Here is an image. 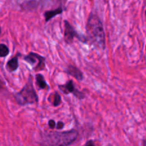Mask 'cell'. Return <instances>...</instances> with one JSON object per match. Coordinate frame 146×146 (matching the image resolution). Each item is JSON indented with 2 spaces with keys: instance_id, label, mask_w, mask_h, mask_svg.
<instances>
[{
  "instance_id": "2e32d148",
  "label": "cell",
  "mask_w": 146,
  "mask_h": 146,
  "mask_svg": "<svg viewBox=\"0 0 146 146\" xmlns=\"http://www.w3.org/2000/svg\"><path fill=\"white\" fill-rule=\"evenodd\" d=\"M1 27H0V34H1Z\"/></svg>"
},
{
  "instance_id": "8fae6325",
  "label": "cell",
  "mask_w": 146,
  "mask_h": 146,
  "mask_svg": "<svg viewBox=\"0 0 146 146\" xmlns=\"http://www.w3.org/2000/svg\"><path fill=\"white\" fill-rule=\"evenodd\" d=\"M9 53V49L8 47L4 44H0V57H5Z\"/></svg>"
},
{
  "instance_id": "3957f363",
  "label": "cell",
  "mask_w": 146,
  "mask_h": 146,
  "mask_svg": "<svg viewBox=\"0 0 146 146\" xmlns=\"http://www.w3.org/2000/svg\"><path fill=\"white\" fill-rule=\"evenodd\" d=\"M14 98L17 104L22 106L29 104H36L38 102V96L31 78H29L28 81L22 89L14 95Z\"/></svg>"
},
{
  "instance_id": "ba28073f",
  "label": "cell",
  "mask_w": 146,
  "mask_h": 146,
  "mask_svg": "<svg viewBox=\"0 0 146 146\" xmlns=\"http://www.w3.org/2000/svg\"><path fill=\"white\" fill-rule=\"evenodd\" d=\"M63 11V9L61 7H58V8L54 10H50V11H46L44 13V17H45L46 22L49 21L50 19L54 17L55 16L58 15V14H61Z\"/></svg>"
},
{
  "instance_id": "9c48e42d",
  "label": "cell",
  "mask_w": 146,
  "mask_h": 146,
  "mask_svg": "<svg viewBox=\"0 0 146 146\" xmlns=\"http://www.w3.org/2000/svg\"><path fill=\"white\" fill-rule=\"evenodd\" d=\"M36 85L40 89H48V87L46 81L44 79V77L41 74H38L36 75Z\"/></svg>"
},
{
  "instance_id": "6da1fadb",
  "label": "cell",
  "mask_w": 146,
  "mask_h": 146,
  "mask_svg": "<svg viewBox=\"0 0 146 146\" xmlns=\"http://www.w3.org/2000/svg\"><path fill=\"white\" fill-rule=\"evenodd\" d=\"M87 42L94 45L99 49L106 48V36L104 26L99 17L96 14H91L88 17L86 24Z\"/></svg>"
},
{
  "instance_id": "8992f818",
  "label": "cell",
  "mask_w": 146,
  "mask_h": 146,
  "mask_svg": "<svg viewBox=\"0 0 146 146\" xmlns=\"http://www.w3.org/2000/svg\"><path fill=\"white\" fill-rule=\"evenodd\" d=\"M58 88L62 91L64 94H71V93H73L74 94L76 97H77L79 99H82V98H84V94L81 92H80L79 91L76 90L75 88V86H74V84L73 81H68V82L66 83L64 85L58 86Z\"/></svg>"
},
{
  "instance_id": "5b68a950",
  "label": "cell",
  "mask_w": 146,
  "mask_h": 146,
  "mask_svg": "<svg viewBox=\"0 0 146 146\" xmlns=\"http://www.w3.org/2000/svg\"><path fill=\"white\" fill-rule=\"evenodd\" d=\"M24 61H27L31 66H34L36 63H37L36 66L34 67L35 71L43 70L45 67V58L44 56L38 55V54H35V53H29L28 55L24 56Z\"/></svg>"
},
{
  "instance_id": "5bb4252c",
  "label": "cell",
  "mask_w": 146,
  "mask_h": 146,
  "mask_svg": "<svg viewBox=\"0 0 146 146\" xmlns=\"http://www.w3.org/2000/svg\"><path fill=\"white\" fill-rule=\"evenodd\" d=\"M56 126L57 129L61 130V129H63V128L64 127V123L61 122V121H59V122H58V123L56 125Z\"/></svg>"
},
{
  "instance_id": "277c9868",
  "label": "cell",
  "mask_w": 146,
  "mask_h": 146,
  "mask_svg": "<svg viewBox=\"0 0 146 146\" xmlns=\"http://www.w3.org/2000/svg\"><path fill=\"white\" fill-rule=\"evenodd\" d=\"M64 24H65V30H64V40L66 43L68 44H71L74 41V37H76L77 38L79 39L80 41L84 43H86L87 40L86 36L79 35L74 29V27L70 24V23L68 21H64Z\"/></svg>"
},
{
  "instance_id": "4fadbf2b",
  "label": "cell",
  "mask_w": 146,
  "mask_h": 146,
  "mask_svg": "<svg viewBox=\"0 0 146 146\" xmlns=\"http://www.w3.org/2000/svg\"><path fill=\"white\" fill-rule=\"evenodd\" d=\"M48 126H49V128H51V129H54V128H55V127H56L55 121H54V120H50V121H48Z\"/></svg>"
},
{
  "instance_id": "9a60e30c",
  "label": "cell",
  "mask_w": 146,
  "mask_h": 146,
  "mask_svg": "<svg viewBox=\"0 0 146 146\" xmlns=\"http://www.w3.org/2000/svg\"><path fill=\"white\" fill-rule=\"evenodd\" d=\"M85 145H94V143L91 141H88V142H87Z\"/></svg>"
},
{
  "instance_id": "30bf717a",
  "label": "cell",
  "mask_w": 146,
  "mask_h": 146,
  "mask_svg": "<svg viewBox=\"0 0 146 146\" xmlns=\"http://www.w3.org/2000/svg\"><path fill=\"white\" fill-rule=\"evenodd\" d=\"M19 66V61H18V57L16 56L10 59L9 61L7 62V69L9 72H13L15 71L18 68Z\"/></svg>"
},
{
  "instance_id": "7a4b0ae2",
  "label": "cell",
  "mask_w": 146,
  "mask_h": 146,
  "mask_svg": "<svg viewBox=\"0 0 146 146\" xmlns=\"http://www.w3.org/2000/svg\"><path fill=\"white\" fill-rule=\"evenodd\" d=\"M78 132L70 130L64 132H52L44 134L43 144L49 145H68L76 140Z\"/></svg>"
},
{
  "instance_id": "52a82bcc",
  "label": "cell",
  "mask_w": 146,
  "mask_h": 146,
  "mask_svg": "<svg viewBox=\"0 0 146 146\" xmlns=\"http://www.w3.org/2000/svg\"><path fill=\"white\" fill-rule=\"evenodd\" d=\"M66 73L68 75L74 77L76 79L78 80V81H82L83 78H84V76H83L81 71L78 68L74 66H69L67 68Z\"/></svg>"
},
{
  "instance_id": "7c38bea8",
  "label": "cell",
  "mask_w": 146,
  "mask_h": 146,
  "mask_svg": "<svg viewBox=\"0 0 146 146\" xmlns=\"http://www.w3.org/2000/svg\"><path fill=\"white\" fill-rule=\"evenodd\" d=\"M61 96H60V95L58 94V93L55 92V94H54V103H53V104H54V106H59L60 104H61Z\"/></svg>"
}]
</instances>
